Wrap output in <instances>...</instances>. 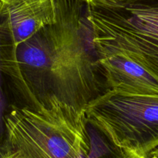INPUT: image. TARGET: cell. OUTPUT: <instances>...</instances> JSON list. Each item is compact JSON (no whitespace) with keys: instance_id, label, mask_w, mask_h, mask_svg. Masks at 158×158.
<instances>
[{"instance_id":"obj_1","label":"cell","mask_w":158,"mask_h":158,"mask_svg":"<svg viewBox=\"0 0 158 158\" xmlns=\"http://www.w3.org/2000/svg\"><path fill=\"white\" fill-rule=\"evenodd\" d=\"M56 21L15 48L8 45L3 74L28 106L50 96L82 110L106 90L93 43L87 5L82 0H54Z\"/></svg>"},{"instance_id":"obj_2","label":"cell","mask_w":158,"mask_h":158,"mask_svg":"<svg viewBox=\"0 0 158 158\" xmlns=\"http://www.w3.org/2000/svg\"><path fill=\"white\" fill-rule=\"evenodd\" d=\"M3 130L0 158H78L91 148L94 127L84 110L50 96L37 106H11Z\"/></svg>"},{"instance_id":"obj_3","label":"cell","mask_w":158,"mask_h":158,"mask_svg":"<svg viewBox=\"0 0 158 158\" xmlns=\"http://www.w3.org/2000/svg\"><path fill=\"white\" fill-rule=\"evenodd\" d=\"M98 58L123 57L158 80V0H143L123 9L87 6Z\"/></svg>"},{"instance_id":"obj_4","label":"cell","mask_w":158,"mask_h":158,"mask_svg":"<svg viewBox=\"0 0 158 158\" xmlns=\"http://www.w3.org/2000/svg\"><path fill=\"white\" fill-rule=\"evenodd\" d=\"M84 110L89 124L131 158H146L158 147V95L109 89Z\"/></svg>"},{"instance_id":"obj_5","label":"cell","mask_w":158,"mask_h":158,"mask_svg":"<svg viewBox=\"0 0 158 158\" xmlns=\"http://www.w3.org/2000/svg\"><path fill=\"white\" fill-rule=\"evenodd\" d=\"M12 48L56 21L54 0H10L0 2Z\"/></svg>"},{"instance_id":"obj_6","label":"cell","mask_w":158,"mask_h":158,"mask_svg":"<svg viewBox=\"0 0 158 158\" xmlns=\"http://www.w3.org/2000/svg\"><path fill=\"white\" fill-rule=\"evenodd\" d=\"M106 89L143 95H158V80L144 69L123 57L99 58Z\"/></svg>"},{"instance_id":"obj_7","label":"cell","mask_w":158,"mask_h":158,"mask_svg":"<svg viewBox=\"0 0 158 158\" xmlns=\"http://www.w3.org/2000/svg\"><path fill=\"white\" fill-rule=\"evenodd\" d=\"M78 158H131L113 146L104 136L94 127L92 147Z\"/></svg>"},{"instance_id":"obj_8","label":"cell","mask_w":158,"mask_h":158,"mask_svg":"<svg viewBox=\"0 0 158 158\" xmlns=\"http://www.w3.org/2000/svg\"><path fill=\"white\" fill-rule=\"evenodd\" d=\"M7 28L4 19L0 12V131L3 130V117H4V99L2 89V77L3 75V60L5 52L9 43H10Z\"/></svg>"},{"instance_id":"obj_9","label":"cell","mask_w":158,"mask_h":158,"mask_svg":"<svg viewBox=\"0 0 158 158\" xmlns=\"http://www.w3.org/2000/svg\"><path fill=\"white\" fill-rule=\"evenodd\" d=\"M90 8L101 9H123L143 0H82Z\"/></svg>"},{"instance_id":"obj_10","label":"cell","mask_w":158,"mask_h":158,"mask_svg":"<svg viewBox=\"0 0 158 158\" xmlns=\"http://www.w3.org/2000/svg\"><path fill=\"white\" fill-rule=\"evenodd\" d=\"M146 158H158V147L155 148L152 152L150 153Z\"/></svg>"},{"instance_id":"obj_11","label":"cell","mask_w":158,"mask_h":158,"mask_svg":"<svg viewBox=\"0 0 158 158\" xmlns=\"http://www.w3.org/2000/svg\"><path fill=\"white\" fill-rule=\"evenodd\" d=\"M10 0H0V2H9Z\"/></svg>"}]
</instances>
